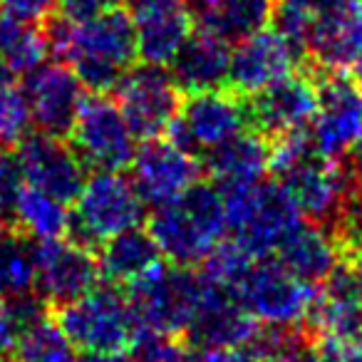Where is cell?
<instances>
[{"label":"cell","instance_id":"obj_31","mask_svg":"<svg viewBox=\"0 0 362 362\" xmlns=\"http://www.w3.org/2000/svg\"><path fill=\"white\" fill-rule=\"evenodd\" d=\"M258 258H253L241 243L236 241H221L211 248L206 258L202 263L204 278H209L216 286L226 288V291H236V286L243 281V276L248 273V268L256 263Z\"/></svg>","mask_w":362,"mask_h":362},{"label":"cell","instance_id":"obj_23","mask_svg":"<svg viewBox=\"0 0 362 362\" xmlns=\"http://www.w3.org/2000/svg\"><path fill=\"white\" fill-rule=\"evenodd\" d=\"M340 253L342 246L332 228L300 221L283 238L273 256L286 271L317 288L342 261Z\"/></svg>","mask_w":362,"mask_h":362},{"label":"cell","instance_id":"obj_32","mask_svg":"<svg viewBox=\"0 0 362 362\" xmlns=\"http://www.w3.org/2000/svg\"><path fill=\"white\" fill-rule=\"evenodd\" d=\"M30 110L16 80H0V146L16 149L30 134Z\"/></svg>","mask_w":362,"mask_h":362},{"label":"cell","instance_id":"obj_41","mask_svg":"<svg viewBox=\"0 0 362 362\" xmlns=\"http://www.w3.org/2000/svg\"><path fill=\"white\" fill-rule=\"evenodd\" d=\"M345 263V273H347V283H350L355 298L362 303V251L360 253H347L342 258Z\"/></svg>","mask_w":362,"mask_h":362},{"label":"cell","instance_id":"obj_44","mask_svg":"<svg viewBox=\"0 0 362 362\" xmlns=\"http://www.w3.org/2000/svg\"><path fill=\"white\" fill-rule=\"evenodd\" d=\"M0 362H13V360H11V357L6 355V357H0Z\"/></svg>","mask_w":362,"mask_h":362},{"label":"cell","instance_id":"obj_19","mask_svg":"<svg viewBox=\"0 0 362 362\" xmlns=\"http://www.w3.org/2000/svg\"><path fill=\"white\" fill-rule=\"evenodd\" d=\"M136 37V57L146 65L169 67L181 45L194 33L187 0H129Z\"/></svg>","mask_w":362,"mask_h":362},{"label":"cell","instance_id":"obj_39","mask_svg":"<svg viewBox=\"0 0 362 362\" xmlns=\"http://www.w3.org/2000/svg\"><path fill=\"white\" fill-rule=\"evenodd\" d=\"M288 362H345L340 350H332V347H325L320 342H313V345H303L296 355Z\"/></svg>","mask_w":362,"mask_h":362},{"label":"cell","instance_id":"obj_6","mask_svg":"<svg viewBox=\"0 0 362 362\" xmlns=\"http://www.w3.org/2000/svg\"><path fill=\"white\" fill-rule=\"evenodd\" d=\"M146 204L122 171H92L70 211L67 238L95 251L107 238L141 226Z\"/></svg>","mask_w":362,"mask_h":362},{"label":"cell","instance_id":"obj_26","mask_svg":"<svg viewBox=\"0 0 362 362\" xmlns=\"http://www.w3.org/2000/svg\"><path fill=\"white\" fill-rule=\"evenodd\" d=\"M95 256L100 276L117 288H129L132 283H136L164 263V256L151 233L139 226L107 238L95 248Z\"/></svg>","mask_w":362,"mask_h":362},{"label":"cell","instance_id":"obj_37","mask_svg":"<svg viewBox=\"0 0 362 362\" xmlns=\"http://www.w3.org/2000/svg\"><path fill=\"white\" fill-rule=\"evenodd\" d=\"M21 332H23V325H21V320H18L11 298L0 296V357L11 355L18 337H21Z\"/></svg>","mask_w":362,"mask_h":362},{"label":"cell","instance_id":"obj_36","mask_svg":"<svg viewBox=\"0 0 362 362\" xmlns=\"http://www.w3.org/2000/svg\"><path fill=\"white\" fill-rule=\"evenodd\" d=\"M112 6V0H57L55 3V16L65 23H85L90 18L100 16L105 8Z\"/></svg>","mask_w":362,"mask_h":362},{"label":"cell","instance_id":"obj_12","mask_svg":"<svg viewBox=\"0 0 362 362\" xmlns=\"http://www.w3.org/2000/svg\"><path fill=\"white\" fill-rule=\"evenodd\" d=\"M115 100L136 141H146L166 134L174 117L179 115L184 92L166 67L141 62L117 82Z\"/></svg>","mask_w":362,"mask_h":362},{"label":"cell","instance_id":"obj_30","mask_svg":"<svg viewBox=\"0 0 362 362\" xmlns=\"http://www.w3.org/2000/svg\"><path fill=\"white\" fill-rule=\"evenodd\" d=\"M35 293L33 241L13 226L0 236V296L18 298Z\"/></svg>","mask_w":362,"mask_h":362},{"label":"cell","instance_id":"obj_10","mask_svg":"<svg viewBox=\"0 0 362 362\" xmlns=\"http://www.w3.org/2000/svg\"><path fill=\"white\" fill-rule=\"evenodd\" d=\"M315 286L296 278L276 258H258L233 296L261 325L300 327L315 300Z\"/></svg>","mask_w":362,"mask_h":362},{"label":"cell","instance_id":"obj_42","mask_svg":"<svg viewBox=\"0 0 362 362\" xmlns=\"http://www.w3.org/2000/svg\"><path fill=\"white\" fill-rule=\"evenodd\" d=\"M347 72H350V75L362 85V40H360V45H357L355 55H352L350 65H347Z\"/></svg>","mask_w":362,"mask_h":362},{"label":"cell","instance_id":"obj_29","mask_svg":"<svg viewBox=\"0 0 362 362\" xmlns=\"http://www.w3.org/2000/svg\"><path fill=\"white\" fill-rule=\"evenodd\" d=\"M13 355V362H87V357L67 340L50 313L21 332Z\"/></svg>","mask_w":362,"mask_h":362},{"label":"cell","instance_id":"obj_28","mask_svg":"<svg viewBox=\"0 0 362 362\" xmlns=\"http://www.w3.org/2000/svg\"><path fill=\"white\" fill-rule=\"evenodd\" d=\"M45 28L16 18H0V80H18L47 60Z\"/></svg>","mask_w":362,"mask_h":362},{"label":"cell","instance_id":"obj_9","mask_svg":"<svg viewBox=\"0 0 362 362\" xmlns=\"http://www.w3.org/2000/svg\"><path fill=\"white\" fill-rule=\"evenodd\" d=\"M248 127L251 119H248L246 97L228 87H218V90L184 95L179 115L174 117L164 136L202 159L204 154Z\"/></svg>","mask_w":362,"mask_h":362},{"label":"cell","instance_id":"obj_14","mask_svg":"<svg viewBox=\"0 0 362 362\" xmlns=\"http://www.w3.org/2000/svg\"><path fill=\"white\" fill-rule=\"evenodd\" d=\"M132 184L146 206H166L181 199L189 189L204 179V164L192 151L181 149L166 136L146 139L136 146L129 164Z\"/></svg>","mask_w":362,"mask_h":362},{"label":"cell","instance_id":"obj_27","mask_svg":"<svg viewBox=\"0 0 362 362\" xmlns=\"http://www.w3.org/2000/svg\"><path fill=\"white\" fill-rule=\"evenodd\" d=\"M6 221L30 241L62 238L70 231V209L35 187L21 184L6 211Z\"/></svg>","mask_w":362,"mask_h":362},{"label":"cell","instance_id":"obj_17","mask_svg":"<svg viewBox=\"0 0 362 362\" xmlns=\"http://www.w3.org/2000/svg\"><path fill=\"white\" fill-rule=\"evenodd\" d=\"M300 52L276 28H263L231 45L228 60V90L251 97L281 77L298 70Z\"/></svg>","mask_w":362,"mask_h":362},{"label":"cell","instance_id":"obj_22","mask_svg":"<svg viewBox=\"0 0 362 362\" xmlns=\"http://www.w3.org/2000/svg\"><path fill=\"white\" fill-rule=\"evenodd\" d=\"M202 164L204 174L221 189L253 184L271 171V139L248 127L204 154Z\"/></svg>","mask_w":362,"mask_h":362},{"label":"cell","instance_id":"obj_21","mask_svg":"<svg viewBox=\"0 0 362 362\" xmlns=\"http://www.w3.org/2000/svg\"><path fill=\"white\" fill-rule=\"evenodd\" d=\"M305 325L315 342L332 350H347L362 342V303L347 283L342 261L317 286Z\"/></svg>","mask_w":362,"mask_h":362},{"label":"cell","instance_id":"obj_33","mask_svg":"<svg viewBox=\"0 0 362 362\" xmlns=\"http://www.w3.org/2000/svg\"><path fill=\"white\" fill-rule=\"evenodd\" d=\"M332 231H335L342 251L347 253L362 251V184H352L347 189Z\"/></svg>","mask_w":362,"mask_h":362},{"label":"cell","instance_id":"obj_18","mask_svg":"<svg viewBox=\"0 0 362 362\" xmlns=\"http://www.w3.org/2000/svg\"><path fill=\"white\" fill-rule=\"evenodd\" d=\"M204 276V273H202ZM261 322L241 305L236 296L206 278V291L181 340L194 350L246 347Z\"/></svg>","mask_w":362,"mask_h":362},{"label":"cell","instance_id":"obj_34","mask_svg":"<svg viewBox=\"0 0 362 362\" xmlns=\"http://www.w3.org/2000/svg\"><path fill=\"white\" fill-rule=\"evenodd\" d=\"M55 3L57 0H3V13L16 21L42 25L55 16Z\"/></svg>","mask_w":362,"mask_h":362},{"label":"cell","instance_id":"obj_38","mask_svg":"<svg viewBox=\"0 0 362 362\" xmlns=\"http://www.w3.org/2000/svg\"><path fill=\"white\" fill-rule=\"evenodd\" d=\"M181 362H253L243 347H218V350H194L189 347Z\"/></svg>","mask_w":362,"mask_h":362},{"label":"cell","instance_id":"obj_16","mask_svg":"<svg viewBox=\"0 0 362 362\" xmlns=\"http://www.w3.org/2000/svg\"><path fill=\"white\" fill-rule=\"evenodd\" d=\"M246 105L251 127L268 139L308 129L317 112L315 72H291L246 97Z\"/></svg>","mask_w":362,"mask_h":362},{"label":"cell","instance_id":"obj_13","mask_svg":"<svg viewBox=\"0 0 362 362\" xmlns=\"http://www.w3.org/2000/svg\"><path fill=\"white\" fill-rule=\"evenodd\" d=\"M35 261V293L47 310L77 300L100 283V266L92 248L72 238L33 241Z\"/></svg>","mask_w":362,"mask_h":362},{"label":"cell","instance_id":"obj_7","mask_svg":"<svg viewBox=\"0 0 362 362\" xmlns=\"http://www.w3.org/2000/svg\"><path fill=\"white\" fill-rule=\"evenodd\" d=\"M206 291V278L194 268L161 263L127 288V300L139 332L184 335Z\"/></svg>","mask_w":362,"mask_h":362},{"label":"cell","instance_id":"obj_15","mask_svg":"<svg viewBox=\"0 0 362 362\" xmlns=\"http://www.w3.org/2000/svg\"><path fill=\"white\" fill-rule=\"evenodd\" d=\"M16 159L23 184L50 194L67 206L75 204L87 181V166L65 136L30 132L16 146Z\"/></svg>","mask_w":362,"mask_h":362},{"label":"cell","instance_id":"obj_3","mask_svg":"<svg viewBox=\"0 0 362 362\" xmlns=\"http://www.w3.org/2000/svg\"><path fill=\"white\" fill-rule=\"evenodd\" d=\"M146 231L171 266L197 268L226 233L223 192L214 181H197L181 199L156 206Z\"/></svg>","mask_w":362,"mask_h":362},{"label":"cell","instance_id":"obj_8","mask_svg":"<svg viewBox=\"0 0 362 362\" xmlns=\"http://www.w3.org/2000/svg\"><path fill=\"white\" fill-rule=\"evenodd\" d=\"M65 139L87 171H122L132 164L136 151L134 132L127 124L117 100L105 92L82 97Z\"/></svg>","mask_w":362,"mask_h":362},{"label":"cell","instance_id":"obj_40","mask_svg":"<svg viewBox=\"0 0 362 362\" xmlns=\"http://www.w3.org/2000/svg\"><path fill=\"white\" fill-rule=\"evenodd\" d=\"M340 166L345 171L347 181L352 184H362V141H357L350 151L340 159Z\"/></svg>","mask_w":362,"mask_h":362},{"label":"cell","instance_id":"obj_5","mask_svg":"<svg viewBox=\"0 0 362 362\" xmlns=\"http://www.w3.org/2000/svg\"><path fill=\"white\" fill-rule=\"evenodd\" d=\"M221 192L226 231L253 258H271L283 238L303 221L278 181L261 179L241 187H226Z\"/></svg>","mask_w":362,"mask_h":362},{"label":"cell","instance_id":"obj_1","mask_svg":"<svg viewBox=\"0 0 362 362\" xmlns=\"http://www.w3.org/2000/svg\"><path fill=\"white\" fill-rule=\"evenodd\" d=\"M50 55L65 62L82 87L92 92L115 90L117 82L136 65V37L124 6L112 3L85 23H65L57 16L42 23Z\"/></svg>","mask_w":362,"mask_h":362},{"label":"cell","instance_id":"obj_46","mask_svg":"<svg viewBox=\"0 0 362 362\" xmlns=\"http://www.w3.org/2000/svg\"><path fill=\"white\" fill-rule=\"evenodd\" d=\"M112 3H119V0H112Z\"/></svg>","mask_w":362,"mask_h":362},{"label":"cell","instance_id":"obj_43","mask_svg":"<svg viewBox=\"0 0 362 362\" xmlns=\"http://www.w3.org/2000/svg\"><path fill=\"white\" fill-rule=\"evenodd\" d=\"M342 357H345V362H362V342L360 345H352L347 347V350H340Z\"/></svg>","mask_w":362,"mask_h":362},{"label":"cell","instance_id":"obj_25","mask_svg":"<svg viewBox=\"0 0 362 362\" xmlns=\"http://www.w3.org/2000/svg\"><path fill=\"white\" fill-rule=\"evenodd\" d=\"M187 8L199 30L236 45L271 25L276 0H187Z\"/></svg>","mask_w":362,"mask_h":362},{"label":"cell","instance_id":"obj_35","mask_svg":"<svg viewBox=\"0 0 362 362\" xmlns=\"http://www.w3.org/2000/svg\"><path fill=\"white\" fill-rule=\"evenodd\" d=\"M21 184H23V174H21V166H18L16 154H13V149H3L0 146V214L3 216H6L8 206H11Z\"/></svg>","mask_w":362,"mask_h":362},{"label":"cell","instance_id":"obj_45","mask_svg":"<svg viewBox=\"0 0 362 362\" xmlns=\"http://www.w3.org/2000/svg\"><path fill=\"white\" fill-rule=\"evenodd\" d=\"M0 13H3V0H0Z\"/></svg>","mask_w":362,"mask_h":362},{"label":"cell","instance_id":"obj_24","mask_svg":"<svg viewBox=\"0 0 362 362\" xmlns=\"http://www.w3.org/2000/svg\"><path fill=\"white\" fill-rule=\"evenodd\" d=\"M228 60H231V45L223 42L221 37L197 28L166 70L171 72V77L184 95H194V92L226 87Z\"/></svg>","mask_w":362,"mask_h":362},{"label":"cell","instance_id":"obj_47","mask_svg":"<svg viewBox=\"0 0 362 362\" xmlns=\"http://www.w3.org/2000/svg\"><path fill=\"white\" fill-rule=\"evenodd\" d=\"M124 362H129V357H127V360H124Z\"/></svg>","mask_w":362,"mask_h":362},{"label":"cell","instance_id":"obj_4","mask_svg":"<svg viewBox=\"0 0 362 362\" xmlns=\"http://www.w3.org/2000/svg\"><path fill=\"white\" fill-rule=\"evenodd\" d=\"M50 315L82 355L127 357L139 335L129 300L110 283H97L77 300L50 310Z\"/></svg>","mask_w":362,"mask_h":362},{"label":"cell","instance_id":"obj_11","mask_svg":"<svg viewBox=\"0 0 362 362\" xmlns=\"http://www.w3.org/2000/svg\"><path fill=\"white\" fill-rule=\"evenodd\" d=\"M317 112L308 134L320 156L340 161L362 141V85L345 70L315 72Z\"/></svg>","mask_w":362,"mask_h":362},{"label":"cell","instance_id":"obj_20","mask_svg":"<svg viewBox=\"0 0 362 362\" xmlns=\"http://www.w3.org/2000/svg\"><path fill=\"white\" fill-rule=\"evenodd\" d=\"M23 95L37 132L67 136L82 102V82L65 62H42L23 77Z\"/></svg>","mask_w":362,"mask_h":362},{"label":"cell","instance_id":"obj_2","mask_svg":"<svg viewBox=\"0 0 362 362\" xmlns=\"http://www.w3.org/2000/svg\"><path fill=\"white\" fill-rule=\"evenodd\" d=\"M271 171L303 221L335 226L350 181L340 161L325 159L313 149L308 129L271 139Z\"/></svg>","mask_w":362,"mask_h":362}]
</instances>
